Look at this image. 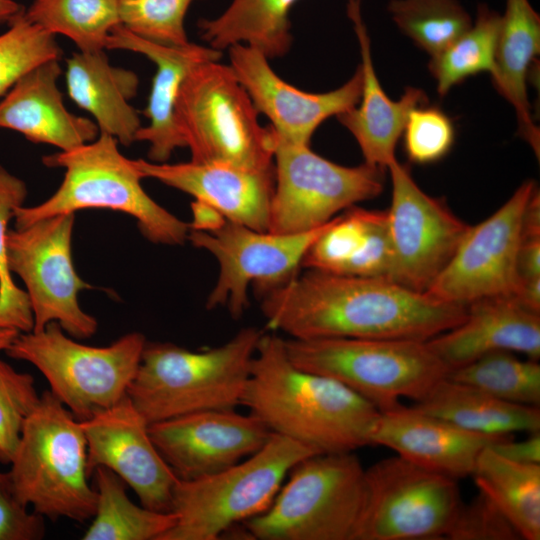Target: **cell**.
I'll list each match as a JSON object with an SVG mask.
<instances>
[{"mask_svg": "<svg viewBox=\"0 0 540 540\" xmlns=\"http://www.w3.org/2000/svg\"><path fill=\"white\" fill-rule=\"evenodd\" d=\"M347 15L359 43L363 84L358 104L336 117L357 141L365 163L387 169L396 160V145L410 111L428 99L423 90L410 86L397 101L387 96L374 70L361 0H348Z\"/></svg>", "mask_w": 540, "mask_h": 540, "instance_id": "obj_24", "label": "cell"}, {"mask_svg": "<svg viewBox=\"0 0 540 540\" xmlns=\"http://www.w3.org/2000/svg\"><path fill=\"white\" fill-rule=\"evenodd\" d=\"M106 49L137 52L155 64L156 72L143 111L149 123L138 130L135 140L149 143L151 162H166L177 148L185 147L175 122V104L182 82L198 64L219 61L222 52L191 42L183 46L159 44L132 33L122 25L112 29Z\"/></svg>", "mask_w": 540, "mask_h": 540, "instance_id": "obj_22", "label": "cell"}, {"mask_svg": "<svg viewBox=\"0 0 540 540\" xmlns=\"http://www.w3.org/2000/svg\"><path fill=\"white\" fill-rule=\"evenodd\" d=\"M491 448L506 459L517 463L540 464V432L531 433L528 438L521 441H515L511 437Z\"/></svg>", "mask_w": 540, "mask_h": 540, "instance_id": "obj_44", "label": "cell"}, {"mask_svg": "<svg viewBox=\"0 0 540 540\" xmlns=\"http://www.w3.org/2000/svg\"><path fill=\"white\" fill-rule=\"evenodd\" d=\"M267 327L293 339L427 341L460 324L467 306L439 301L387 278L308 269L263 294Z\"/></svg>", "mask_w": 540, "mask_h": 540, "instance_id": "obj_1", "label": "cell"}, {"mask_svg": "<svg viewBox=\"0 0 540 540\" xmlns=\"http://www.w3.org/2000/svg\"><path fill=\"white\" fill-rule=\"evenodd\" d=\"M410 407L477 433L540 432L539 407L503 401L447 376Z\"/></svg>", "mask_w": 540, "mask_h": 540, "instance_id": "obj_28", "label": "cell"}, {"mask_svg": "<svg viewBox=\"0 0 540 540\" xmlns=\"http://www.w3.org/2000/svg\"><path fill=\"white\" fill-rule=\"evenodd\" d=\"M333 219L319 228L288 234L255 230L231 221L211 231L190 229L188 241L212 254L219 265L207 308L223 306L233 318H239L249 304L250 284L264 294L297 275L306 253Z\"/></svg>", "mask_w": 540, "mask_h": 540, "instance_id": "obj_14", "label": "cell"}, {"mask_svg": "<svg viewBox=\"0 0 540 540\" xmlns=\"http://www.w3.org/2000/svg\"><path fill=\"white\" fill-rule=\"evenodd\" d=\"M45 531L44 517L28 511L15 491L9 471L0 470V540H40Z\"/></svg>", "mask_w": 540, "mask_h": 540, "instance_id": "obj_43", "label": "cell"}, {"mask_svg": "<svg viewBox=\"0 0 540 540\" xmlns=\"http://www.w3.org/2000/svg\"><path fill=\"white\" fill-rule=\"evenodd\" d=\"M60 74L59 59H52L19 78L0 100V128L61 151L95 140L97 124L66 109L57 86Z\"/></svg>", "mask_w": 540, "mask_h": 540, "instance_id": "obj_25", "label": "cell"}, {"mask_svg": "<svg viewBox=\"0 0 540 540\" xmlns=\"http://www.w3.org/2000/svg\"><path fill=\"white\" fill-rule=\"evenodd\" d=\"M317 453L272 433L258 451L222 471L178 479L170 509L176 522L161 540L221 539L238 523L265 511L291 469Z\"/></svg>", "mask_w": 540, "mask_h": 540, "instance_id": "obj_7", "label": "cell"}, {"mask_svg": "<svg viewBox=\"0 0 540 540\" xmlns=\"http://www.w3.org/2000/svg\"><path fill=\"white\" fill-rule=\"evenodd\" d=\"M387 10L397 27L431 57L473 24L458 0H391Z\"/></svg>", "mask_w": 540, "mask_h": 540, "instance_id": "obj_35", "label": "cell"}, {"mask_svg": "<svg viewBox=\"0 0 540 540\" xmlns=\"http://www.w3.org/2000/svg\"><path fill=\"white\" fill-rule=\"evenodd\" d=\"M27 196L23 180L0 165V327L19 333L33 330V314L25 290L15 283L8 265L7 237L15 209Z\"/></svg>", "mask_w": 540, "mask_h": 540, "instance_id": "obj_36", "label": "cell"}, {"mask_svg": "<svg viewBox=\"0 0 540 540\" xmlns=\"http://www.w3.org/2000/svg\"><path fill=\"white\" fill-rule=\"evenodd\" d=\"M20 500L44 518L92 519L97 493L89 484L81 422L52 394H40L10 463Z\"/></svg>", "mask_w": 540, "mask_h": 540, "instance_id": "obj_5", "label": "cell"}, {"mask_svg": "<svg viewBox=\"0 0 540 540\" xmlns=\"http://www.w3.org/2000/svg\"><path fill=\"white\" fill-rule=\"evenodd\" d=\"M449 370L493 351H510L540 358V314L528 310L513 296L493 297L467 306L457 326L427 340Z\"/></svg>", "mask_w": 540, "mask_h": 540, "instance_id": "obj_23", "label": "cell"}, {"mask_svg": "<svg viewBox=\"0 0 540 540\" xmlns=\"http://www.w3.org/2000/svg\"><path fill=\"white\" fill-rule=\"evenodd\" d=\"M518 274L519 281L540 277V238H521Z\"/></svg>", "mask_w": 540, "mask_h": 540, "instance_id": "obj_45", "label": "cell"}, {"mask_svg": "<svg viewBox=\"0 0 540 540\" xmlns=\"http://www.w3.org/2000/svg\"><path fill=\"white\" fill-rule=\"evenodd\" d=\"M387 169L392 182L386 211L392 248L388 279L424 293L449 263L470 225L444 200L422 191L397 159Z\"/></svg>", "mask_w": 540, "mask_h": 540, "instance_id": "obj_15", "label": "cell"}, {"mask_svg": "<svg viewBox=\"0 0 540 540\" xmlns=\"http://www.w3.org/2000/svg\"><path fill=\"white\" fill-rule=\"evenodd\" d=\"M448 378L476 387L503 401L539 407L540 365L510 351H493L449 371Z\"/></svg>", "mask_w": 540, "mask_h": 540, "instance_id": "obj_34", "label": "cell"}, {"mask_svg": "<svg viewBox=\"0 0 540 540\" xmlns=\"http://www.w3.org/2000/svg\"><path fill=\"white\" fill-rule=\"evenodd\" d=\"M297 1L232 0L216 18L198 21L201 39L219 51L244 44L268 59L282 57L292 45L289 13Z\"/></svg>", "mask_w": 540, "mask_h": 540, "instance_id": "obj_29", "label": "cell"}, {"mask_svg": "<svg viewBox=\"0 0 540 540\" xmlns=\"http://www.w3.org/2000/svg\"><path fill=\"white\" fill-rule=\"evenodd\" d=\"M66 86L70 98L96 120L100 133L130 145L142 127L129 103L138 88L137 75L110 64L104 50L77 52L66 62Z\"/></svg>", "mask_w": 540, "mask_h": 540, "instance_id": "obj_26", "label": "cell"}, {"mask_svg": "<svg viewBox=\"0 0 540 540\" xmlns=\"http://www.w3.org/2000/svg\"><path fill=\"white\" fill-rule=\"evenodd\" d=\"M40 395L32 375L15 370L0 358V463L9 465L15 455L24 423Z\"/></svg>", "mask_w": 540, "mask_h": 540, "instance_id": "obj_39", "label": "cell"}, {"mask_svg": "<svg viewBox=\"0 0 540 540\" xmlns=\"http://www.w3.org/2000/svg\"><path fill=\"white\" fill-rule=\"evenodd\" d=\"M92 475L97 493L95 513L83 540H161L176 515L133 503L125 482L111 470L99 466Z\"/></svg>", "mask_w": 540, "mask_h": 540, "instance_id": "obj_31", "label": "cell"}, {"mask_svg": "<svg viewBox=\"0 0 540 540\" xmlns=\"http://www.w3.org/2000/svg\"><path fill=\"white\" fill-rule=\"evenodd\" d=\"M193 220L190 229L199 231H211L219 228L227 220L217 210L199 201L191 204Z\"/></svg>", "mask_w": 540, "mask_h": 540, "instance_id": "obj_46", "label": "cell"}, {"mask_svg": "<svg viewBox=\"0 0 540 540\" xmlns=\"http://www.w3.org/2000/svg\"><path fill=\"white\" fill-rule=\"evenodd\" d=\"M25 18L53 35L70 38L82 52L106 49L120 25L118 0H34Z\"/></svg>", "mask_w": 540, "mask_h": 540, "instance_id": "obj_32", "label": "cell"}, {"mask_svg": "<svg viewBox=\"0 0 540 540\" xmlns=\"http://www.w3.org/2000/svg\"><path fill=\"white\" fill-rule=\"evenodd\" d=\"M143 178H152L211 206L227 221L267 231L275 186L274 167L250 169L227 163L168 164L134 160Z\"/></svg>", "mask_w": 540, "mask_h": 540, "instance_id": "obj_20", "label": "cell"}, {"mask_svg": "<svg viewBox=\"0 0 540 540\" xmlns=\"http://www.w3.org/2000/svg\"><path fill=\"white\" fill-rule=\"evenodd\" d=\"M275 186L267 231L301 233L319 228L340 211L377 197L385 169L363 163L348 167L290 143L276 132Z\"/></svg>", "mask_w": 540, "mask_h": 540, "instance_id": "obj_12", "label": "cell"}, {"mask_svg": "<svg viewBox=\"0 0 540 540\" xmlns=\"http://www.w3.org/2000/svg\"><path fill=\"white\" fill-rule=\"evenodd\" d=\"M262 331L244 327L226 343L192 351L146 341L127 395L148 423L215 409H235Z\"/></svg>", "mask_w": 540, "mask_h": 540, "instance_id": "obj_3", "label": "cell"}, {"mask_svg": "<svg viewBox=\"0 0 540 540\" xmlns=\"http://www.w3.org/2000/svg\"><path fill=\"white\" fill-rule=\"evenodd\" d=\"M18 334L14 329L0 327V351H5Z\"/></svg>", "mask_w": 540, "mask_h": 540, "instance_id": "obj_48", "label": "cell"}, {"mask_svg": "<svg viewBox=\"0 0 540 540\" xmlns=\"http://www.w3.org/2000/svg\"><path fill=\"white\" fill-rule=\"evenodd\" d=\"M241 405L275 434L318 453L371 445L380 411L340 382L295 366L284 339L262 333Z\"/></svg>", "mask_w": 540, "mask_h": 540, "instance_id": "obj_2", "label": "cell"}, {"mask_svg": "<svg viewBox=\"0 0 540 540\" xmlns=\"http://www.w3.org/2000/svg\"><path fill=\"white\" fill-rule=\"evenodd\" d=\"M75 213H64L10 229L8 265L20 277L33 314V330L56 322L71 337L87 339L98 322L79 305L78 295L91 286L76 272L72 260Z\"/></svg>", "mask_w": 540, "mask_h": 540, "instance_id": "obj_13", "label": "cell"}, {"mask_svg": "<svg viewBox=\"0 0 540 540\" xmlns=\"http://www.w3.org/2000/svg\"><path fill=\"white\" fill-rule=\"evenodd\" d=\"M23 12L0 35V97L25 73L41 63L60 59L62 53L55 35L28 21Z\"/></svg>", "mask_w": 540, "mask_h": 540, "instance_id": "obj_37", "label": "cell"}, {"mask_svg": "<svg viewBox=\"0 0 540 540\" xmlns=\"http://www.w3.org/2000/svg\"><path fill=\"white\" fill-rule=\"evenodd\" d=\"M540 52V17L529 0H506L491 74L497 91L513 106L519 134L539 155L540 133L528 101L531 63Z\"/></svg>", "mask_w": 540, "mask_h": 540, "instance_id": "obj_27", "label": "cell"}, {"mask_svg": "<svg viewBox=\"0 0 540 540\" xmlns=\"http://www.w3.org/2000/svg\"><path fill=\"white\" fill-rule=\"evenodd\" d=\"M500 26L501 15L487 4L480 3L472 26L431 57L428 68L437 82L440 96L471 76L494 72Z\"/></svg>", "mask_w": 540, "mask_h": 540, "instance_id": "obj_33", "label": "cell"}, {"mask_svg": "<svg viewBox=\"0 0 540 540\" xmlns=\"http://www.w3.org/2000/svg\"><path fill=\"white\" fill-rule=\"evenodd\" d=\"M457 480L400 455L365 469V495L353 540H435L462 505Z\"/></svg>", "mask_w": 540, "mask_h": 540, "instance_id": "obj_11", "label": "cell"}, {"mask_svg": "<svg viewBox=\"0 0 540 540\" xmlns=\"http://www.w3.org/2000/svg\"><path fill=\"white\" fill-rule=\"evenodd\" d=\"M536 189L523 182L489 218L470 226L453 257L425 292L442 302L468 306L514 296L519 285L522 217Z\"/></svg>", "mask_w": 540, "mask_h": 540, "instance_id": "obj_16", "label": "cell"}, {"mask_svg": "<svg viewBox=\"0 0 540 540\" xmlns=\"http://www.w3.org/2000/svg\"><path fill=\"white\" fill-rule=\"evenodd\" d=\"M230 67L249 94L256 110L271 122L276 134L294 144L310 145L323 121L355 107L361 96L363 75L359 65L339 88L309 93L281 79L260 51L244 44L228 48Z\"/></svg>", "mask_w": 540, "mask_h": 540, "instance_id": "obj_19", "label": "cell"}, {"mask_svg": "<svg viewBox=\"0 0 540 540\" xmlns=\"http://www.w3.org/2000/svg\"><path fill=\"white\" fill-rule=\"evenodd\" d=\"M284 344L295 366L340 382L380 412L400 407L402 398L421 400L450 371L427 341L289 338Z\"/></svg>", "mask_w": 540, "mask_h": 540, "instance_id": "obj_6", "label": "cell"}, {"mask_svg": "<svg viewBox=\"0 0 540 540\" xmlns=\"http://www.w3.org/2000/svg\"><path fill=\"white\" fill-rule=\"evenodd\" d=\"M21 12H23L22 6L15 0H0V23H9Z\"/></svg>", "mask_w": 540, "mask_h": 540, "instance_id": "obj_47", "label": "cell"}, {"mask_svg": "<svg viewBox=\"0 0 540 540\" xmlns=\"http://www.w3.org/2000/svg\"><path fill=\"white\" fill-rule=\"evenodd\" d=\"M391 261L392 248L387 212L366 210L364 241L341 274L388 279Z\"/></svg>", "mask_w": 540, "mask_h": 540, "instance_id": "obj_42", "label": "cell"}, {"mask_svg": "<svg viewBox=\"0 0 540 540\" xmlns=\"http://www.w3.org/2000/svg\"><path fill=\"white\" fill-rule=\"evenodd\" d=\"M87 441L91 477L102 466L120 477L142 506L169 512L178 480L149 434V423L128 395L115 405L80 421Z\"/></svg>", "mask_w": 540, "mask_h": 540, "instance_id": "obj_18", "label": "cell"}, {"mask_svg": "<svg viewBox=\"0 0 540 540\" xmlns=\"http://www.w3.org/2000/svg\"><path fill=\"white\" fill-rule=\"evenodd\" d=\"M249 94L232 68L219 61L195 66L175 104V122L191 161L250 169L274 167L276 135L263 127Z\"/></svg>", "mask_w": 540, "mask_h": 540, "instance_id": "obj_8", "label": "cell"}, {"mask_svg": "<svg viewBox=\"0 0 540 540\" xmlns=\"http://www.w3.org/2000/svg\"><path fill=\"white\" fill-rule=\"evenodd\" d=\"M471 476L522 539H540V464L517 463L487 447Z\"/></svg>", "mask_w": 540, "mask_h": 540, "instance_id": "obj_30", "label": "cell"}, {"mask_svg": "<svg viewBox=\"0 0 540 540\" xmlns=\"http://www.w3.org/2000/svg\"><path fill=\"white\" fill-rule=\"evenodd\" d=\"M451 540H519L516 528L484 492L462 503L447 534Z\"/></svg>", "mask_w": 540, "mask_h": 540, "instance_id": "obj_41", "label": "cell"}, {"mask_svg": "<svg viewBox=\"0 0 540 540\" xmlns=\"http://www.w3.org/2000/svg\"><path fill=\"white\" fill-rule=\"evenodd\" d=\"M365 495L354 452L317 453L298 462L269 507L242 523L252 539L353 540Z\"/></svg>", "mask_w": 540, "mask_h": 540, "instance_id": "obj_9", "label": "cell"}, {"mask_svg": "<svg viewBox=\"0 0 540 540\" xmlns=\"http://www.w3.org/2000/svg\"><path fill=\"white\" fill-rule=\"evenodd\" d=\"M196 0H118L120 25L132 33L164 45L189 43L184 20Z\"/></svg>", "mask_w": 540, "mask_h": 540, "instance_id": "obj_38", "label": "cell"}, {"mask_svg": "<svg viewBox=\"0 0 540 540\" xmlns=\"http://www.w3.org/2000/svg\"><path fill=\"white\" fill-rule=\"evenodd\" d=\"M513 437L473 432L443 419L401 405L380 412L371 433V445L455 480L471 476L484 449Z\"/></svg>", "mask_w": 540, "mask_h": 540, "instance_id": "obj_21", "label": "cell"}, {"mask_svg": "<svg viewBox=\"0 0 540 540\" xmlns=\"http://www.w3.org/2000/svg\"><path fill=\"white\" fill-rule=\"evenodd\" d=\"M117 143L111 135L100 133L91 142L43 157L46 166L65 169L63 181L44 202L16 208L15 227L83 209H109L133 217L142 235L155 244H184L190 224L145 192L134 160L122 155Z\"/></svg>", "mask_w": 540, "mask_h": 540, "instance_id": "obj_4", "label": "cell"}, {"mask_svg": "<svg viewBox=\"0 0 540 540\" xmlns=\"http://www.w3.org/2000/svg\"><path fill=\"white\" fill-rule=\"evenodd\" d=\"M149 434L177 478L192 480L242 461L263 447L272 432L250 412L215 409L150 423Z\"/></svg>", "mask_w": 540, "mask_h": 540, "instance_id": "obj_17", "label": "cell"}, {"mask_svg": "<svg viewBox=\"0 0 540 540\" xmlns=\"http://www.w3.org/2000/svg\"><path fill=\"white\" fill-rule=\"evenodd\" d=\"M146 341L130 332L107 346H90L51 322L41 331L19 333L5 352L35 366L52 394L83 421L127 395Z\"/></svg>", "mask_w": 540, "mask_h": 540, "instance_id": "obj_10", "label": "cell"}, {"mask_svg": "<svg viewBox=\"0 0 540 540\" xmlns=\"http://www.w3.org/2000/svg\"><path fill=\"white\" fill-rule=\"evenodd\" d=\"M427 104L410 111L402 133L407 157L417 164L439 161L448 154L455 139L451 119L441 109Z\"/></svg>", "mask_w": 540, "mask_h": 540, "instance_id": "obj_40", "label": "cell"}]
</instances>
